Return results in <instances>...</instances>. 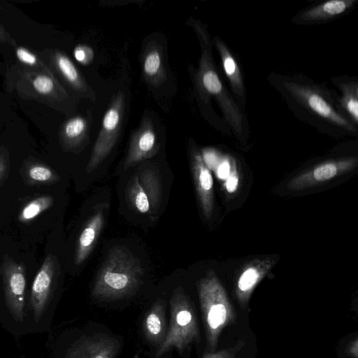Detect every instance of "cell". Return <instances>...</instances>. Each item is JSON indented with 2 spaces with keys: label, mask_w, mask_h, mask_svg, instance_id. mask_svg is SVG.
Here are the masks:
<instances>
[{
  "label": "cell",
  "mask_w": 358,
  "mask_h": 358,
  "mask_svg": "<svg viewBox=\"0 0 358 358\" xmlns=\"http://www.w3.org/2000/svg\"><path fill=\"white\" fill-rule=\"evenodd\" d=\"M269 80L295 115L320 131L357 134V127L338 110L337 96L324 85L296 76L273 74Z\"/></svg>",
  "instance_id": "6da1fadb"
},
{
  "label": "cell",
  "mask_w": 358,
  "mask_h": 358,
  "mask_svg": "<svg viewBox=\"0 0 358 358\" xmlns=\"http://www.w3.org/2000/svg\"><path fill=\"white\" fill-rule=\"evenodd\" d=\"M187 24L194 30L201 48L198 69L191 73L194 88L207 106L210 107V96L217 101L231 131L238 138H242L248 131L247 120L242 108L230 94L217 73L212 53V39L207 27L193 17L189 19Z\"/></svg>",
  "instance_id": "7a4b0ae2"
},
{
  "label": "cell",
  "mask_w": 358,
  "mask_h": 358,
  "mask_svg": "<svg viewBox=\"0 0 358 358\" xmlns=\"http://www.w3.org/2000/svg\"><path fill=\"white\" fill-rule=\"evenodd\" d=\"M143 275V268L139 259L127 248L114 246L99 271L92 296L102 301L131 296L139 287Z\"/></svg>",
  "instance_id": "3957f363"
},
{
  "label": "cell",
  "mask_w": 358,
  "mask_h": 358,
  "mask_svg": "<svg viewBox=\"0 0 358 358\" xmlns=\"http://www.w3.org/2000/svg\"><path fill=\"white\" fill-rule=\"evenodd\" d=\"M170 326L162 344L156 351L159 357L173 348L182 352L199 336L195 313L182 289H176L170 299Z\"/></svg>",
  "instance_id": "277c9868"
},
{
  "label": "cell",
  "mask_w": 358,
  "mask_h": 358,
  "mask_svg": "<svg viewBox=\"0 0 358 358\" xmlns=\"http://www.w3.org/2000/svg\"><path fill=\"white\" fill-rule=\"evenodd\" d=\"M198 292L208 341L213 348L227 320L229 303L224 289L213 272H209L199 282Z\"/></svg>",
  "instance_id": "5b68a950"
},
{
  "label": "cell",
  "mask_w": 358,
  "mask_h": 358,
  "mask_svg": "<svg viewBox=\"0 0 358 358\" xmlns=\"http://www.w3.org/2000/svg\"><path fill=\"white\" fill-rule=\"evenodd\" d=\"M125 108L123 92L115 94L103 116L101 127L92 150L87 172L93 171L110 154L120 135Z\"/></svg>",
  "instance_id": "8992f818"
},
{
  "label": "cell",
  "mask_w": 358,
  "mask_h": 358,
  "mask_svg": "<svg viewBox=\"0 0 358 358\" xmlns=\"http://www.w3.org/2000/svg\"><path fill=\"white\" fill-rule=\"evenodd\" d=\"M4 298L13 318L18 322L24 318L26 275L22 264L16 263L6 255L1 268Z\"/></svg>",
  "instance_id": "52a82bcc"
},
{
  "label": "cell",
  "mask_w": 358,
  "mask_h": 358,
  "mask_svg": "<svg viewBox=\"0 0 358 358\" xmlns=\"http://www.w3.org/2000/svg\"><path fill=\"white\" fill-rule=\"evenodd\" d=\"M58 275V262L53 255H48L36 275L31 289L30 304L36 322L41 320L51 301Z\"/></svg>",
  "instance_id": "ba28073f"
},
{
  "label": "cell",
  "mask_w": 358,
  "mask_h": 358,
  "mask_svg": "<svg viewBox=\"0 0 358 358\" xmlns=\"http://www.w3.org/2000/svg\"><path fill=\"white\" fill-rule=\"evenodd\" d=\"M358 163L355 157L324 162L294 178L287 184L290 190H301L352 171Z\"/></svg>",
  "instance_id": "9c48e42d"
},
{
  "label": "cell",
  "mask_w": 358,
  "mask_h": 358,
  "mask_svg": "<svg viewBox=\"0 0 358 358\" xmlns=\"http://www.w3.org/2000/svg\"><path fill=\"white\" fill-rule=\"evenodd\" d=\"M120 348L116 338L96 333L78 338L68 349L64 358H115Z\"/></svg>",
  "instance_id": "30bf717a"
},
{
  "label": "cell",
  "mask_w": 358,
  "mask_h": 358,
  "mask_svg": "<svg viewBox=\"0 0 358 358\" xmlns=\"http://www.w3.org/2000/svg\"><path fill=\"white\" fill-rule=\"evenodd\" d=\"M158 150L159 145L152 121L150 117H145L130 138L124 168L127 169L153 157Z\"/></svg>",
  "instance_id": "8fae6325"
},
{
  "label": "cell",
  "mask_w": 358,
  "mask_h": 358,
  "mask_svg": "<svg viewBox=\"0 0 358 358\" xmlns=\"http://www.w3.org/2000/svg\"><path fill=\"white\" fill-rule=\"evenodd\" d=\"M190 162L196 193L203 213L207 219L212 215L213 209V180L208 166L197 148L190 145Z\"/></svg>",
  "instance_id": "7c38bea8"
},
{
  "label": "cell",
  "mask_w": 358,
  "mask_h": 358,
  "mask_svg": "<svg viewBox=\"0 0 358 358\" xmlns=\"http://www.w3.org/2000/svg\"><path fill=\"white\" fill-rule=\"evenodd\" d=\"M212 43L219 53L223 70L235 96V100L242 108H244L246 105V93L243 74L238 63L229 48L219 36H214Z\"/></svg>",
  "instance_id": "4fadbf2b"
},
{
  "label": "cell",
  "mask_w": 358,
  "mask_h": 358,
  "mask_svg": "<svg viewBox=\"0 0 358 358\" xmlns=\"http://www.w3.org/2000/svg\"><path fill=\"white\" fill-rule=\"evenodd\" d=\"M357 3V0L327 1L300 12L292 21L301 24L327 22L345 13Z\"/></svg>",
  "instance_id": "5bb4252c"
},
{
  "label": "cell",
  "mask_w": 358,
  "mask_h": 358,
  "mask_svg": "<svg viewBox=\"0 0 358 358\" xmlns=\"http://www.w3.org/2000/svg\"><path fill=\"white\" fill-rule=\"evenodd\" d=\"M142 328L147 341L158 348L168 332L166 301L162 299H157L146 313L142 322Z\"/></svg>",
  "instance_id": "9a60e30c"
},
{
  "label": "cell",
  "mask_w": 358,
  "mask_h": 358,
  "mask_svg": "<svg viewBox=\"0 0 358 358\" xmlns=\"http://www.w3.org/2000/svg\"><path fill=\"white\" fill-rule=\"evenodd\" d=\"M141 70L144 79L150 85L158 87L166 78L162 48L155 41H150L141 56Z\"/></svg>",
  "instance_id": "2e32d148"
},
{
  "label": "cell",
  "mask_w": 358,
  "mask_h": 358,
  "mask_svg": "<svg viewBox=\"0 0 358 358\" xmlns=\"http://www.w3.org/2000/svg\"><path fill=\"white\" fill-rule=\"evenodd\" d=\"M341 92L336 97L338 110L355 126H358V79L343 76L331 78Z\"/></svg>",
  "instance_id": "e0dca14e"
},
{
  "label": "cell",
  "mask_w": 358,
  "mask_h": 358,
  "mask_svg": "<svg viewBox=\"0 0 358 358\" xmlns=\"http://www.w3.org/2000/svg\"><path fill=\"white\" fill-rule=\"evenodd\" d=\"M104 224L102 211L96 212L89 220L77 241L75 264L78 266L88 257L101 233Z\"/></svg>",
  "instance_id": "ac0fdd59"
},
{
  "label": "cell",
  "mask_w": 358,
  "mask_h": 358,
  "mask_svg": "<svg viewBox=\"0 0 358 358\" xmlns=\"http://www.w3.org/2000/svg\"><path fill=\"white\" fill-rule=\"evenodd\" d=\"M56 64L62 76L66 83L84 97L95 101V93L79 73L71 60L63 54L56 57Z\"/></svg>",
  "instance_id": "d6986e66"
},
{
  "label": "cell",
  "mask_w": 358,
  "mask_h": 358,
  "mask_svg": "<svg viewBox=\"0 0 358 358\" xmlns=\"http://www.w3.org/2000/svg\"><path fill=\"white\" fill-rule=\"evenodd\" d=\"M138 180L146 194L151 214L156 213L162 201V185L161 177L154 169L147 167L138 176Z\"/></svg>",
  "instance_id": "ffe728a7"
},
{
  "label": "cell",
  "mask_w": 358,
  "mask_h": 358,
  "mask_svg": "<svg viewBox=\"0 0 358 358\" xmlns=\"http://www.w3.org/2000/svg\"><path fill=\"white\" fill-rule=\"evenodd\" d=\"M269 259L255 261L244 269L238 280V289L241 294H248L272 266Z\"/></svg>",
  "instance_id": "44dd1931"
},
{
  "label": "cell",
  "mask_w": 358,
  "mask_h": 358,
  "mask_svg": "<svg viewBox=\"0 0 358 358\" xmlns=\"http://www.w3.org/2000/svg\"><path fill=\"white\" fill-rule=\"evenodd\" d=\"M90 121L83 116L70 119L64 125L63 137L65 142L72 148L80 146L89 140Z\"/></svg>",
  "instance_id": "7402d4cb"
},
{
  "label": "cell",
  "mask_w": 358,
  "mask_h": 358,
  "mask_svg": "<svg viewBox=\"0 0 358 358\" xmlns=\"http://www.w3.org/2000/svg\"><path fill=\"white\" fill-rule=\"evenodd\" d=\"M208 155V160L206 164H209V167L215 171L220 179L225 180V183L238 178L234 158L215 151L209 152Z\"/></svg>",
  "instance_id": "603a6c76"
},
{
  "label": "cell",
  "mask_w": 358,
  "mask_h": 358,
  "mask_svg": "<svg viewBox=\"0 0 358 358\" xmlns=\"http://www.w3.org/2000/svg\"><path fill=\"white\" fill-rule=\"evenodd\" d=\"M24 176L32 184H50L58 180L59 177L46 165L34 163L25 169Z\"/></svg>",
  "instance_id": "cb8c5ba5"
},
{
  "label": "cell",
  "mask_w": 358,
  "mask_h": 358,
  "mask_svg": "<svg viewBox=\"0 0 358 358\" xmlns=\"http://www.w3.org/2000/svg\"><path fill=\"white\" fill-rule=\"evenodd\" d=\"M127 196L130 203L141 213L150 211V204L148 196L145 193L138 178L133 176L127 187Z\"/></svg>",
  "instance_id": "d4e9b609"
},
{
  "label": "cell",
  "mask_w": 358,
  "mask_h": 358,
  "mask_svg": "<svg viewBox=\"0 0 358 358\" xmlns=\"http://www.w3.org/2000/svg\"><path fill=\"white\" fill-rule=\"evenodd\" d=\"M53 203V198L45 195L39 196L27 203L21 210L18 220L22 222L33 220L44 210L48 209Z\"/></svg>",
  "instance_id": "484cf974"
},
{
  "label": "cell",
  "mask_w": 358,
  "mask_h": 358,
  "mask_svg": "<svg viewBox=\"0 0 358 358\" xmlns=\"http://www.w3.org/2000/svg\"><path fill=\"white\" fill-rule=\"evenodd\" d=\"M75 59L83 65L90 64L94 59L92 48L87 45H79L73 51Z\"/></svg>",
  "instance_id": "4316f807"
},
{
  "label": "cell",
  "mask_w": 358,
  "mask_h": 358,
  "mask_svg": "<svg viewBox=\"0 0 358 358\" xmlns=\"http://www.w3.org/2000/svg\"><path fill=\"white\" fill-rule=\"evenodd\" d=\"M33 85L34 89L42 94L50 93L54 88V83L52 79L43 75L37 76L34 80Z\"/></svg>",
  "instance_id": "83f0119b"
},
{
  "label": "cell",
  "mask_w": 358,
  "mask_h": 358,
  "mask_svg": "<svg viewBox=\"0 0 358 358\" xmlns=\"http://www.w3.org/2000/svg\"><path fill=\"white\" fill-rule=\"evenodd\" d=\"M16 56L22 63L28 65H35L37 62L36 56L24 48L20 47L16 50Z\"/></svg>",
  "instance_id": "f1b7e54d"
},
{
  "label": "cell",
  "mask_w": 358,
  "mask_h": 358,
  "mask_svg": "<svg viewBox=\"0 0 358 358\" xmlns=\"http://www.w3.org/2000/svg\"><path fill=\"white\" fill-rule=\"evenodd\" d=\"M6 173V164L0 159V180L5 176Z\"/></svg>",
  "instance_id": "f546056e"
},
{
  "label": "cell",
  "mask_w": 358,
  "mask_h": 358,
  "mask_svg": "<svg viewBox=\"0 0 358 358\" xmlns=\"http://www.w3.org/2000/svg\"><path fill=\"white\" fill-rule=\"evenodd\" d=\"M203 358H222L220 354H209L206 355Z\"/></svg>",
  "instance_id": "4dcf8cb0"
}]
</instances>
